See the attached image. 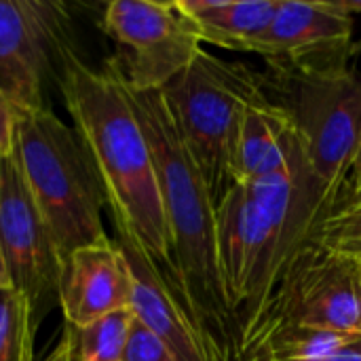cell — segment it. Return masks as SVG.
Here are the masks:
<instances>
[{
	"label": "cell",
	"instance_id": "10",
	"mask_svg": "<svg viewBox=\"0 0 361 361\" xmlns=\"http://www.w3.org/2000/svg\"><path fill=\"white\" fill-rule=\"evenodd\" d=\"M353 15L341 0H279L260 51L275 76L322 78L349 72Z\"/></svg>",
	"mask_w": 361,
	"mask_h": 361
},
{
	"label": "cell",
	"instance_id": "8",
	"mask_svg": "<svg viewBox=\"0 0 361 361\" xmlns=\"http://www.w3.org/2000/svg\"><path fill=\"white\" fill-rule=\"evenodd\" d=\"M74 51L72 15L57 0H0V95L32 114L49 108L47 85L59 80Z\"/></svg>",
	"mask_w": 361,
	"mask_h": 361
},
{
	"label": "cell",
	"instance_id": "7",
	"mask_svg": "<svg viewBox=\"0 0 361 361\" xmlns=\"http://www.w3.org/2000/svg\"><path fill=\"white\" fill-rule=\"evenodd\" d=\"M281 328L361 334L360 264L309 239L290 262L243 351Z\"/></svg>",
	"mask_w": 361,
	"mask_h": 361
},
{
	"label": "cell",
	"instance_id": "4",
	"mask_svg": "<svg viewBox=\"0 0 361 361\" xmlns=\"http://www.w3.org/2000/svg\"><path fill=\"white\" fill-rule=\"evenodd\" d=\"M13 161L66 260L106 239L104 190L74 127L51 108L19 114Z\"/></svg>",
	"mask_w": 361,
	"mask_h": 361
},
{
	"label": "cell",
	"instance_id": "9",
	"mask_svg": "<svg viewBox=\"0 0 361 361\" xmlns=\"http://www.w3.org/2000/svg\"><path fill=\"white\" fill-rule=\"evenodd\" d=\"M102 30L118 49L112 61L137 93L163 91L203 51L176 0H112L104 8Z\"/></svg>",
	"mask_w": 361,
	"mask_h": 361
},
{
	"label": "cell",
	"instance_id": "17",
	"mask_svg": "<svg viewBox=\"0 0 361 361\" xmlns=\"http://www.w3.org/2000/svg\"><path fill=\"white\" fill-rule=\"evenodd\" d=\"M38 317L27 300L15 288L0 292V361H36Z\"/></svg>",
	"mask_w": 361,
	"mask_h": 361
},
{
	"label": "cell",
	"instance_id": "1",
	"mask_svg": "<svg viewBox=\"0 0 361 361\" xmlns=\"http://www.w3.org/2000/svg\"><path fill=\"white\" fill-rule=\"evenodd\" d=\"M63 106L99 178L116 233L127 235L178 294L171 237L148 137L118 66L87 63L76 49L57 80Z\"/></svg>",
	"mask_w": 361,
	"mask_h": 361
},
{
	"label": "cell",
	"instance_id": "11",
	"mask_svg": "<svg viewBox=\"0 0 361 361\" xmlns=\"http://www.w3.org/2000/svg\"><path fill=\"white\" fill-rule=\"evenodd\" d=\"M0 254L40 322L42 307L57 300L63 258L13 159L0 161Z\"/></svg>",
	"mask_w": 361,
	"mask_h": 361
},
{
	"label": "cell",
	"instance_id": "13",
	"mask_svg": "<svg viewBox=\"0 0 361 361\" xmlns=\"http://www.w3.org/2000/svg\"><path fill=\"white\" fill-rule=\"evenodd\" d=\"M131 277L112 237L74 250L61 269L57 305L63 324L82 326L129 307Z\"/></svg>",
	"mask_w": 361,
	"mask_h": 361
},
{
	"label": "cell",
	"instance_id": "14",
	"mask_svg": "<svg viewBox=\"0 0 361 361\" xmlns=\"http://www.w3.org/2000/svg\"><path fill=\"white\" fill-rule=\"evenodd\" d=\"M300 152L290 114L271 97L245 110L233 157V184L283 173Z\"/></svg>",
	"mask_w": 361,
	"mask_h": 361
},
{
	"label": "cell",
	"instance_id": "2",
	"mask_svg": "<svg viewBox=\"0 0 361 361\" xmlns=\"http://www.w3.org/2000/svg\"><path fill=\"white\" fill-rule=\"evenodd\" d=\"M129 95L157 165L178 296L199 328L212 361H241V338L220 279L216 203L207 182L190 157L163 93L129 89Z\"/></svg>",
	"mask_w": 361,
	"mask_h": 361
},
{
	"label": "cell",
	"instance_id": "5",
	"mask_svg": "<svg viewBox=\"0 0 361 361\" xmlns=\"http://www.w3.org/2000/svg\"><path fill=\"white\" fill-rule=\"evenodd\" d=\"M182 140L218 203L233 186V157L243 114L271 99L264 76L241 61L201 51L163 91Z\"/></svg>",
	"mask_w": 361,
	"mask_h": 361
},
{
	"label": "cell",
	"instance_id": "3",
	"mask_svg": "<svg viewBox=\"0 0 361 361\" xmlns=\"http://www.w3.org/2000/svg\"><path fill=\"white\" fill-rule=\"evenodd\" d=\"M218 264L241 351L322 216L302 150L283 173L235 182L216 207Z\"/></svg>",
	"mask_w": 361,
	"mask_h": 361
},
{
	"label": "cell",
	"instance_id": "20",
	"mask_svg": "<svg viewBox=\"0 0 361 361\" xmlns=\"http://www.w3.org/2000/svg\"><path fill=\"white\" fill-rule=\"evenodd\" d=\"M17 110L0 95V161L13 159L17 144Z\"/></svg>",
	"mask_w": 361,
	"mask_h": 361
},
{
	"label": "cell",
	"instance_id": "23",
	"mask_svg": "<svg viewBox=\"0 0 361 361\" xmlns=\"http://www.w3.org/2000/svg\"><path fill=\"white\" fill-rule=\"evenodd\" d=\"M341 4L355 17V15H361V0H341ZM361 53V40H357L355 44H353V57Z\"/></svg>",
	"mask_w": 361,
	"mask_h": 361
},
{
	"label": "cell",
	"instance_id": "19",
	"mask_svg": "<svg viewBox=\"0 0 361 361\" xmlns=\"http://www.w3.org/2000/svg\"><path fill=\"white\" fill-rule=\"evenodd\" d=\"M123 361H178V357L167 349L163 341H159L148 328H144L135 319Z\"/></svg>",
	"mask_w": 361,
	"mask_h": 361
},
{
	"label": "cell",
	"instance_id": "24",
	"mask_svg": "<svg viewBox=\"0 0 361 361\" xmlns=\"http://www.w3.org/2000/svg\"><path fill=\"white\" fill-rule=\"evenodd\" d=\"M6 288H13V283H11V275H8L6 262H4V258L0 254V292L6 290Z\"/></svg>",
	"mask_w": 361,
	"mask_h": 361
},
{
	"label": "cell",
	"instance_id": "6",
	"mask_svg": "<svg viewBox=\"0 0 361 361\" xmlns=\"http://www.w3.org/2000/svg\"><path fill=\"white\" fill-rule=\"evenodd\" d=\"M269 85L290 114L324 220L343 199L361 144V76L353 70L322 78L275 76Z\"/></svg>",
	"mask_w": 361,
	"mask_h": 361
},
{
	"label": "cell",
	"instance_id": "16",
	"mask_svg": "<svg viewBox=\"0 0 361 361\" xmlns=\"http://www.w3.org/2000/svg\"><path fill=\"white\" fill-rule=\"evenodd\" d=\"M133 324L131 307L108 313L91 324H63L61 338L47 361H123Z\"/></svg>",
	"mask_w": 361,
	"mask_h": 361
},
{
	"label": "cell",
	"instance_id": "15",
	"mask_svg": "<svg viewBox=\"0 0 361 361\" xmlns=\"http://www.w3.org/2000/svg\"><path fill=\"white\" fill-rule=\"evenodd\" d=\"M201 42L260 55L279 0H176Z\"/></svg>",
	"mask_w": 361,
	"mask_h": 361
},
{
	"label": "cell",
	"instance_id": "12",
	"mask_svg": "<svg viewBox=\"0 0 361 361\" xmlns=\"http://www.w3.org/2000/svg\"><path fill=\"white\" fill-rule=\"evenodd\" d=\"M114 241L121 247L129 269V307L135 319L159 341H163L178 361H212L207 345L188 309L157 264L127 235L116 233Z\"/></svg>",
	"mask_w": 361,
	"mask_h": 361
},
{
	"label": "cell",
	"instance_id": "22",
	"mask_svg": "<svg viewBox=\"0 0 361 361\" xmlns=\"http://www.w3.org/2000/svg\"><path fill=\"white\" fill-rule=\"evenodd\" d=\"M322 361H361V338L357 343H353L351 347H347V349H343V351H338V353Z\"/></svg>",
	"mask_w": 361,
	"mask_h": 361
},
{
	"label": "cell",
	"instance_id": "18",
	"mask_svg": "<svg viewBox=\"0 0 361 361\" xmlns=\"http://www.w3.org/2000/svg\"><path fill=\"white\" fill-rule=\"evenodd\" d=\"M311 241L361 267V197L338 203L315 226Z\"/></svg>",
	"mask_w": 361,
	"mask_h": 361
},
{
	"label": "cell",
	"instance_id": "21",
	"mask_svg": "<svg viewBox=\"0 0 361 361\" xmlns=\"http://www.w3.org/2000/svg\"><path fill=\"white\" fill-rule=\"evenodd\" d=\"M351 197L349 199H360L361 197V144L357 148V154H355V161H353V167H351Z\"/></svg>",
	"mask_w": 361,
	"mask_h": 361
}]
</instances>
